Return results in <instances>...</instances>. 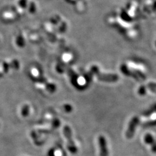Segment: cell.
Here are the masks:
<instances>
[{
    "label": "cell",
    "instance_id": "obj_6",
    "mask_svg": "<svg viewBox=\"0 0 156 156\" xmlns=\"http://www.w3.org/2000/svg\"><path fill=\"white\" fill-rule=\"evenodd\" d=\"M137 119L136 118H134L132 121L130 122L129 126L128 127V130L127 131V137L128 138H130L131 137H132V136L134 134V131H135V128L136 127V125L137 124Z\"/></svg>",
    "mask_w": 156,
    "mask_h": 156
},
{
    "label": "cell",
    "instance_id": "obj_2",
    "mask_svg": "<svg viewBox=\"0 0 156 156\" xmlns=\"http://www.w3.org/2000/svg\"><path fill=\"white\" fill-rule=\"evenodd\" d=\"M138 90V93L140 96H144L147 94L148 92L156 93V81L151 80L147 81V80L142 82Z\"/></svg>",
    "mask_w": 156,
    "mask_h": 156
},
{
    "label": "cell",
    "instance_id": "obj_4",
    "mask_svg": "<svg viewBox=\"0 0 156 156\" xmlns=\"http://www.w3.org/2000/svg\"><path fill=\"white\" fill-rule=\"evenodd\" d=\"M145 143L150 145L154 153H156V140L151 134H146L144 137Z\"/></svg>",
    "mask_w": 156,
    "mask_h": 156
},
{
    "label": "cell",
    "instance_id": "obj_1",
    "mask_svg": "<svg viewBox=\"0 0 156 156\" xmlns=\"http://www.w3.org/2000/svg\"><path fill=\"white\" fill-rule=\"evenodd\" d=\"M128 74L135 80L142 83L147 80L149 74V68L142 60H131L127 62Z\"/></svg>",
    "mask_w": 156,
    "mask_h": 156
},
{
    "label": "cell",
    "instance_id": "obj_3",
    "mask_svg": "<svg viewBox=\"0 0 156 156\" xmlns=\"http://www.w3.org/2000/svg\"><path fill=\"white\" fill-rule=\"evenodd\" d=\"M63 132L66 138H67L68 148L69 151H70L72 153H76L77 152V148L74 144V142L72 139V133H71V128H69V126H66L64 127Z\"/></svg>",
    "mask_w": 156,
    "mask_h": 156
},
{
    "label": "cell",
    "instance_id": "obj_8",
    "mask_svg": "<svg viewBox=\"0 0 156 156\" xmlns=\"http://www.w3.org/2000/svg\"><path fill=\"white\" fill-rule=\"evenodd\" d=\"M154 46L156 48V39H155V41H154Z\"/></svg>",
    "mask_w": 156,
    "mask_h": 156
},
{
    "label": "cell",
    "instance_id": "obj_5",
    "mask_svg": "<svg viewBox=\"0 0 156 156\" xmlns=\"http://www.w3.org/2000/svg\"><path fill=\"white\" fill-rule=\"evenodd\" d=\"M98 140L100 149V156H108V151L106 147V140L104 136H100Z\"/></svg>",
    "mask_w": 156,
    "mask_h": 156
},
{
    "label": "cell",
    "instance_id": "obj_7",
    "mask_svg": "<svg viewBox=\"0 0 156 156\" xmlns=\"http://www.w3.org/2000/svg\"><path fill=\"white\" fill-rule=\"evenodd\" d=\"M28 112H29V110H28V106H25V107L23 109V116H24V117L28 116Z\"/></svg>",
    "mask_w": 156,
    "mask_h": 156
}]
</instances>
